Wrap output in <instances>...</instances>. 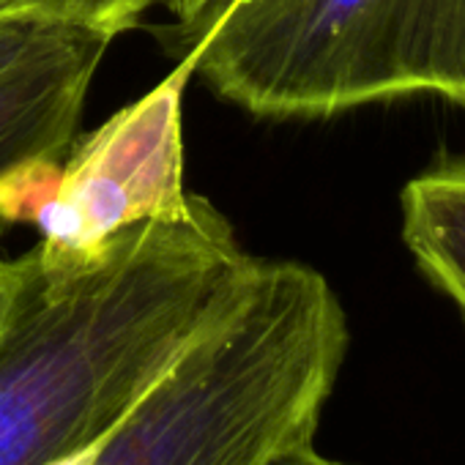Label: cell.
I'll return each mask as SVG.
<instances>
[{
    "mask_svg": "<svg viewBox=\"0 0 465 465\" xmlns=\"http://www.w3.org/2000/svg\"><path fill=\"white\" fill-rule=\"evenodd\" d=\"M69 31H74V28L0 12V74H6L9 69H15L25 58L55 45Z\"/></svg>",
    "mask_w": 465,
    "mask_h": 465,
    "instance_id": "ba28073f",
    "label": "cell"
},
{
    "mask_svg": "<svg viewBox=\"0 0 465 465\" xmlns=\"http://www.w3.org/2000/svg\"><path fill=\"white\" fill-rule=\"evenodd\" d=\"M6 304V261L0 263V312H4Z\"/></svg>",
    "mask_w": 465,
    "mask_h": 465,
    "instance_id": "8fae6325",
    "label": "cell"
},
{
    "mask_svg": "<svg viewBox=\"0 0 465 465\" xmlns=\"http://www.w3.org/2000/svg\"><path fill=\"white\" fill-rule=\"evenodd\" d=\"M255 261L200 194L94 252L36 244L6 261L0 465L88 457L232 307Z\"/></svg>",
    "mask_w": 465,
    "mask_h": 465,
    "instance_id": "6da1fadb",
    "label": "cell"
},
{
    "mask_svg": "<svg viewBox=\"0 0 465 465\" xmlns=\"http://www.w3.org/2000/svg\"><path fill=\"white\" fill-rule=\"evenodd\" d=\"M151 4L153 0H0V12L115 39L134 28Z\"/></svg>",
    "mask_w": 465,
    "mask_h": 465,
    "instance_id": "52a82bcc",
    "label": "cell"
},
{
    "mask_svg": "<svg viewBox=\"0 0 465 465\" xmlns=\"http://www.w3.org/2000/svg\"><path fill=\"white\" fill-rule=\"evenodd\" d=\"M213 4H216V0H164L167 12L175 20H181L183 25H192L194 20H200Z\"/></svg>",
    "mask_w": 465,
    "mask_h": 465,
    "instance_id": "30bf717a",
    "label": "cell"
},
{
    "mask_svg": "<svg viewBox=\"0 0 465 465\" xmlns=\"http://www.w3.org/2000/svg\"><path fill=\"white\" fill-rule=\"evenodd\" d=\"M400 213L416 269L465 321V153L413 175L402 186Z\"/></svg>",
    "mask_w": 465,
    "mask_h": 465,
    "instance_id": "8992f818",
    "label": "cell"
},
{
    "mask_svg": "<svg viewBox=\"0 0 465 465\" xmlns=\"http://www.w3.org/2000/svg\"><path fill=\"white\" fill-rule=\"evenodd\" d=\"M348 318L312 266L258 258L247 288L83 465H269L315 443Z\"/></svg>",
    "mask_w": 465,
    "mask_h": 465,
    "instance_id": "7a4b0ae2",
    "label": "cell"
},
{
    "mask_svg": "<svg viewBox=\"0 0 465 465\" xmlns=\"http://www.w3.org/2000/svg\"><path fill=\"white\" fill-rule=\"evenodd\" d=\"M194 66L189 58L104 121L64 159L55 186L36 211L42 247L85 255L121 230L178 211L183 189L181 102Z\"/></svg>",
    "mask_w": 465,
    "mask_h": 465,
    "instance_id": "277c9868",
    "label": "cell"
},
{
    "mask_svg": "<svg viewBox=\"0 0 465 465\" xmlns=\"http://www.w3.org/2000/svg\"><path fill=\"white\" fill-rule=\"evenodd\" d=\"M186 58L263 118L413 96L465 107V0H227Z\"/></svg>",
    "mask_w": 465,
    "mask_h": 465,
    "instance_id": "3957f363",
    "label": "cell"
},
{
    "mask_svg": "<svg viewBox=\"0 0 465 465\" xmlns=\"http://www.w3.org/2000/svg\"><path fill=\"white\" fill-rule=\"evenodd\" d=\"M269 465H351V462L326 457L315 449V443H304V446H296V449L277 454Z\"/></svg>",
    "mask_w": 465,
    "mask_h": 465,
    "instance_id": "9c48e42d",
    "label": "cell"
},
{
    "mask_svg": "<svg viewBox=\"0 0 465 465\" xmlns=\"http://www.w3.org/2000/svg\"><path fill=\"white\" fill-rule=\"evenodd\" d=\"M110 42L74 28L0 74V263L12 227L34 224L55 186Z\"/></svg>",
    "mask_w": 465,
    "mask_h": 465,
    "instance_id": "5b68a950",
    "label": "cell"
}]
</instances>
